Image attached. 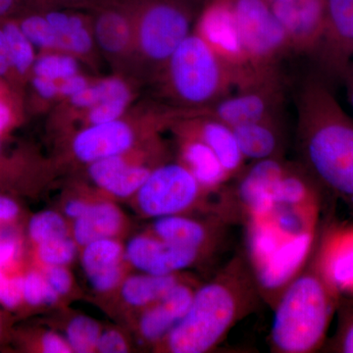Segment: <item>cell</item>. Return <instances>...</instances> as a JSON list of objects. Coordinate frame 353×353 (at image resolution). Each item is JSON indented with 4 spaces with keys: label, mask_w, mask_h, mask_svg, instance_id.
I'll use <instances>...</instances> for the list:
<instances>
[{
    "label": "cell",
    "mask_w": 353,
    "mask_h": 353,
    "mask_svg": "<svg viewBox=\"0 0 353 353\" xmlns=\"http://www.w3.org/2000/svg\"><path fill=\"white\" fill-rule=\"evenodd\" d=\"M79 63L72 54H52L46 53L36 58L31 75L44 77L55 82L76 75Z\"/></svg>",
    "instance_id": "f546056e"
},
{
    "label": "cell",
    "mask_w": 353,
    "mask_h": 353,
    "mask_svg": "<svg viewBox=\"0 0 353 353\" xmlns=\"http://www.w3.org/2000/svg\"><path fill=\"white\" fill-rule=\"evenodd\" d=\"M241 44L252 73L278 74V63L292 52L283 26L267 0H231Z\"/></svg>",
    "instance_id": "5b68a950"
},
{
    "label": "cell",
    "mask_w": 353,
    "mask_h": 353,
    "mask_svg": "<svg viewBox=\"0 0 353 353\" xmlns=\"http://www.w3.org/2000/svg\"><path fill=\"white\" fill-rule=\"evenodd\" d=\"M29 1L34 2V3H51L52 1H65L74 4H85L87 2L90 1V0H29Z\"/></svg>",
    "instance_id": "c3c4849f"
},
{
    "label": "cell",
    "mask_w": 353,
    "mask_h": 353,
    "mask_svg": "<svg viewBox=\"0 0 353 353\" xmlns=\"http://www.w3.org/2000/svg\"><path fill=\"white\" fill-rule=\"evenodd\" d=\"M41 348L46 353H69L72 352L66 338L53 332H48L41 336Z\"/></svg>",
    "instance_id": "b9f144b4"
},
{
    "label": "cell",
    "mask_w": 353,
    "mask_h": 353,
    "mask_svg": "<svg viewBox=\"0 0 353 353\" xmlns=\"http://www.w3.org/2000/svg\"><path fill=\"white\" fill-rule=\"evenodd\" d=\"M172 94L181 103L201 109L230 94V88L246 83L245 77L225 60L199 34H190L166 62Z\"/></svg>",
    "instance_id": "277c9868"
},
{
    "label": "cell",
    "mask_w": 353,
    "mask_h": 353,
    "mask_svg": "<svg viewBox=\"0 0 353 353\" xmlns=\"http://www.w3.org/2000/svg\"><path fill=\"white\" fill-rule=\"evenodd\" d=\"M29 79H31L32 90L41 99L50 101L59 94V85L55 81L37 75H31Z\"/></svg>",
    "instance_id": "ab89813d"
},
{
    "label": "cell",
    "mask_w": 353,
    "mask_h": 353,
    "mask_svg": "<svg viewBox=\"0 0 353 353\" xmlns=\"http://www.w3.org/2000/svg\"><path fill=\"white\" fill-rule=\"evenodd\" d=\"M341 294L330 274L323 230L307 260L274 305L269 345L275 353L322 350Z\"/></svg>",
    "instance_id": "3957f363"
},
{
    "label": "cell",
    "mask_w": 353,
    "mask_h": 353,
    "mask_svg": "<svg viewBox=\"0 0 353 353\" xmlns=\"http://www.w3.org/2000/svg\"><path fill=\"white\" fill-rule=\"evenodd\" d=\"M296 108L299 164L353 215L352 118L319 76L306 77L299 85Z\"/></svg>",
    "instance_id": "6da1fadb"
},
{
    "label": "cell",
    "mask_w": 353,
    "mask_h": 353,
    "mask_svg": "<svg viewBox=\"0 0 353 353\" xmlns=\"http://www.w3.org/2000/svg\"><path fill=\"white\" fill-rule=\"evenodd\" d=\"M181 281L183 280L180 273L152 275L141 272V274L131 276L123 283L121 294L130 305L146 308L157 303Z\"/></svg>",
    "instance_id": "603a6c76"
},
{
    "label": "cell",
    "mask_w": 353,
    "mask_h": 353,
    "mask_svg": "<svg viewBox=\"0 0 353 353\" xmlns=\"http://www.w3.org/2000/svg\"><path fill=\"white\" fill-rule=\"evenodd\" d=\"M316 57L327 76L345 80L353 57V0H327L326 28Z\"/></svg>",
    "instance_id": "30bf717a"
},
{
    "label": "cell",
    "mask_w": 353,
    "mask_h": 353,
    "mask_svg": "<svg viewBox=\"0 0 353 353\" xmlns=\"http://www.w3.org/2000/svg\"><path fill=\"white\" fill-rule=\"evenodd\" d=\"M330 274L341 294H353V228L323 229Z\"/></svg>",
    "instance_id": "ffe728a7"
},
{
    "label": "cell",
    "mask_w": 353,
    "mask_h": 353,
    "mask_svg": "<svg viewBox=\"0 0 353 353\" xmlns=\"http://www.w3.org/2000/svg\"><path fill=\"white\" fill-rule=\"evenodd\" d=\"M209 253L174 245L154 234H141L128 243L125 255L138 270L152 275H171L190 268Z\"/></svg>",
    "instance_id": "8fae6325"
},
{
    "label": "cell",
    "mask_w": 353,
    "mask_h": 353,
    "mask_svg": "<svg viewBox=\"0 0 353 353\" xmlns=\"http://www.w3.org/2000/svg\"><path fill=\"white\" fill-rule=\"evenodd\" d=\"M208 194L185 165L168 163L152 169L136 196L141 212L157 219L183 214Z\"/></svg>",
    "instance_id": "8992f818"
},
{
    "label": "cell",
    "mask_w": 353,
    "mask_h": 353,
    "mask_svg": "<svg viewBox=\"0 0 353 353\" xmlns=\"http://www.w3.org/2000/svg\"><path fill=\"white\" fill-rule=\"evenodd\" d=\"M26 3L36 7L43 12L44 17L61 39L65 52L82 55L92 50L94 39L85 21L80 16L52 9L50 6Z\"/></svg>",
    "instance_id": "7402d4cb"
},
{
    "label": "cell",
    "mask_w": 353,
    "mask_h": 353,
    "mask_svg": "<svg viewBox=\"0 0 353 353\" xmlns=\"http://www.w3.org/2000/svg\"><path fill=\"white\" fill-rule=\"evenodd\" d=\"M88 85L90 83H88L87 79L78 73L61 81V83H59V94L71 99L74 95L78 94L79 92L85 90Z\"/></svg>",
    "instance_id": "7bdbcfd3"
},
{
    "label": "cell",
    "mask_w": 353,
    "mask_h": 353,
    "mask_svg": "<svg viewBox=\"0 0 353 353\" xmlns=\"http://www.w3.org/2000/svg\"><path fill=\"white\" fill-rule=\"evenodd\" d=\"M197 34L246 81L254 76L241 44L231 0H208L199 14Z\"/></svg>",
    "instance_id": "9c48e42d"
},
{
    "label": "cell",
    "mask_w": 353,
    "mask_h": 353,
    "mask_svg": "<svg viewBox=\"0 0 353 353\" xmlns=\"http://www.w3.org/2000/svg\"><path fill=\"white\" fill-rule=\"evenodd\" d=\"M0 81L7 83L14 92H17L20 90L16 82L14 75L12 62H11L10 52H9L8 43L1 22H0Z\"/></svg>",
    "instance_id": "d590c367"
},
{
    "label": "cell",
    "mask_w": 353,
    "mask_h": 353,
    "mask_svg": "<svg viewBox=\"0 0 353 353\" xmlns=\"http://www.w3.org/2000/svg\"><path fill=\"white\" fill-rule=\"evenodd\" d=\"M23 301L28 305H50L57 303L58 294L44 277L43 272L31 270L22 276Z\"/></svg>",
    "instance_id": "4dcf8cb0"
},
{
    "label": "cell",
    "mask_w": 353,
    "mask_h": 353,
    "mask_svg": "<svg viewBox=\"0 0 353 353\" xmlns=\"http://www.w3.org/2000/svg\"><path fill=\"white\" fill-rule=\"evenodd\" d=\"M131 92L124 81L118 78H108L88 85L85 90L70 99L71 104L77 108H92L102 102L111 101H130Z\"/></svg>",
    "instance_id": "484cf974"
},
{
    "label": "cell",
    "mask_w": 353,
    "mask_h": 353,
    "mask_svg": "<svg viewBox=\"0 0 353 353\" xmlns=\"http://www.w3.org/2000/svg\"><path fill=\"white\" fill-rule=\"evenodd\" d=\"M181 163L189 169L206 192H220L231 180L215 153L205 143L189 134L182 146Z\"/></svg>",
    "instance_id": "d6986e66"
},
{
    "label": "cell",
    "mask_w": 353,
    "mask_h": 353,
    "mask_svg": "<svg viewBox=\"0 0 353 353\" xmlns=\"http://www.w3.org/2000/svg\"><path fill=\"white\" fill-rule=\"evenodd\" d=\"M208 108L201 109L202 117L213 118L234 128L261 121L281 120L283 87L279 74L261 77L239 88Z\"/></svg>",
    "instance_id": "52a82bcc"
},
{
    "label": "cell",
    "mask_w": 353,
    "mask_h": 353,
    "mask_svg": "<svg viewBox=\"0 0 353 353\" xmlns=\"http://www.w3.org/2000/svg\"><path fill=\"white\" fill-rule=\"evenodd\" d=\"M76 241L69 236L36 245L37 256L46 267L66 266L76 255Z\"/></svg>",
    "instance_id": "1f68e13d"
},
{
    "label": "cell",
    "mask_w": 353,
    "mask_h": 353,
    "mask_svg": "<svg viewBox=\"0 0 353 353\" xmlns=\"http://www.w3.org/2000/svg\"><path fill=\"white\" fill-rule=\"evenodd\" d=\"M176 1L187 8L194 16L199 15L208 0H176Z\"/></svg>",
    "instance_id": "bcb514c9"
},
{
    "label": "cell",
    "mask_w": 353,
    "mask_h": 353,
    "mask_svg": "<svg viewBox=\"0 0 353 353\" xmlns=\"http://www.w3.org/2000/svg\"><path fill=\"white\" fill-rule=\"evenodd\" d=\"M44 277L58 296L68 294L72 287V277L65 266H48L43 271Z\"/></svg>",
    "instance_id": "8d00e7d4"
},
{
    "label": "cell",
    "mask_w": 353,
    "mask_h": 353,
    "mask_svg": "<svg viewBox=\"0 0 353 353\" xmlns=\"http://www.w3.org/2000/svg\"><path fill=\"white\" fill-rule=\"evenodd\" d=\"M227 224L217 214L210 221L197 220L183 214L171 215L154 219L152 234L174 245L210 254L222 245Z\"/></svg>",
    "instance_id": "7c38bea8"
},
{
    "label": "cell",
    "mask_w": 353,
    "mask_h": 353,
    "mask_svg": "<svg viewBox=\"0 0 353 353\" xmlns=\"http://www.w3.org/2000/svg\"><path fill=\"white\" fill-rule=\"evenodd\" d=\"M101 334V328L94 319L78 316L67 327L66 340L72 352L88 353L97 350Z\"/></svg>",
    "instance_id": "f1b7e54d"
},
{
    "label": "cell",
    "mask_w": 353,
    "mask_h": 353,
    "mask_svg": "<svg viewBox=\"0 0 353 353\" xmlns=\"http://www.w3.org/2000/svg\"><path fill=\"white\" fill-rule=\"evenodd\" d=\"M336 328L322 350L326 352L353 353V294H341L336 309Z\"/></svg>",
    "instance_id": "4316f807"
},
{
    "label": "cell",
    "mask_w": 353,
    "mask_h": 353,
    "mask_svg": "<svg viewBox=\"0 0 353 353\" xmlns=\"http://www.w3.org/2000/svg\"><path fill=\"white\" fill-rule=\"evenodd\" d=\"M196 290L181 281L157 303L146 307L139 327L143 340L160 345L187 313Z\"/></svg>",
    "instance_id": "5bb4252c"
},
{
    "label": "cell",
    "mask_w": 353,
    "mask_h": 353,
    "mask_svg": "<svg viewBox=\"0 0 353 353\" xmlns=\"http://www.w3.org/2000/svg\"><path fill=\"white\" fill-rule=\"evenodd\" d=\"M23 303L22 276L9 275L0 268V305L16 309Z\"/></svg>",
    "instance_id": "836d02e7"
},
{
    "label": "cell",
    "mask_w": 353,
    "mask_h": 353,
    "mask_svg": "<svg viewBox=\"0 0 353 353\" xmlns=\"http://www.w3.org/2000/svg\"><path fill=\"white\" fill-rule=\"evenodd\" d=\"M233 130L245 160L284 158L285 139L281 120L250 123Z\"/></svg>",
    "instance_id": "e0dca14e"
},
{
    "label": "cell",
    "mask_w": 353,
    "mask_h": 353,
    "mask_svg": "<svg viewBox=\"0 0 353 353\" xmlns=\"http://www.w3.org/2000/svg\"><path fill=\"white\" fill-rule=\"evenodd\" d=\"M0 22L8 43L16 82L21 88L23 83L29 80L31 76L32 66L37 58L34 50L36 48L22 31L14 16L1 18Z\"/></svg>",
    "instance_id": "cb8c5ba5"
},
{
    "label": "cell",
    "mask_w": 353,
    "mask_h": 353,
    "mask_svg": "<svg viewBox=\"0 0 353 353\" xmlns=\"http://www.w3.org/2000/svg\"><path fill=\"white\" fill-rule=\"evenodd\" d=\"M152 171L143 165L129 163L123 155L92 162L88 169L95 185L116 197L136 194Z\"/></svg>",
    "instance_id": "2e32d148"
},
{
    "label": "cell",
    "mask_w": 353,
    "mask_h": 353,
    "mask_svg": "<svg viewBox=\"0 0 353 353\" xmlns=\"http://www.w3.org/2000/svg\"><path fill=\"white\" fill-rule=\"evenodd\" d=\"M24 4L25 0H0V19L16 15Z\"/></svg>",
    "instance_id": "f6af8a7d"
},
{
    "label": "cell",
    "mask_w": 353,
    "mask_h": 353,
    "mask_svg": "<svg viewBox=\"0 0 353 353\" xmlns=\"http://www.w3.org/2000/svg\"><path fill=\"white\" fill-rule=\"evenodd\" d=\"M7 334V325L6 318L3 317V314L0 312V345L3 343L4 339H6Z\"/></svg>",
    "instance_id": "681fc988"
},
{
    "label": "cell",
    "mask_w": 353,
    "mask_h": 353,
    "mask_svg": "<svg viewBox=\"0 0 353 353\" xmlns=\"http://www.w3.org/2000/svg\"><path fill=\"white\" fill-rule=\"evenodd\" d=\"M283 26L292 52L316 55L324 36L327 0H267Z\"/></svg>",
    "instance_id": "ba28073f"
},
{
    "label": "cell",
    "mask_w": 353,
    "mask_h": 353,
    "mask_svg": "<svg viewBox=\"0 0 353 353\" xmlns=\"http://www.w3.org/2000/svg\"><path fill=\"white\" fill-rule=\"evenodd\" d=\"M28 234L34 245L69 236L64 218L50 210L41 211L32 216L28 224Z\"/></svg>",
    "instance_id": "83f0119b"
},
{
    "label": "cell",
    "mask_w": 353,
    "mask_h": 353,
    "mask_svg": "<svg viewBox=\"0 0 353 353\" xmlns=\"http://www.w3.org/2000/svg\"><path fill=\"white\" fill-rule=\"evenodd\" d=\"M97 350L102 353L127 352L128 343L119 332L108 330L101 334L97 341Z\"/></svg>",
    "instance_id": "74e56055"
},
{
    "label": "cell",
    "mask_w": 353,
    "mask_h": 353,
    "mask_svg": "<svg viewBox=\"0 0 353 353\" xmlns=\"http://www.w3.org/2000/svg\"><path fill=\"white\" fill-rule=\"evenodd\" d=\"M130 101H111L102 102L94 108L88 109V120L90 124H99V123L110 122L120 119L121 116L126 110Z\"/></svg>",
    "instance_id": "e575fe53"
},
{
    "label": "cell",
    "mask_w": 353,
    "mask_h": 353,
    "mask_svg": "<svg viewBox=\"0 0 353 353\" xmlns=\"http://www.w3.org/2000/svg\"><path fill=\"white\" fill-rule=\"evenodd\" d=\"M122 222L119 208L113 203H90L87 211L74 220V241L77 245L85 246L99 239L114 238L119 233Z\"/></svg>",
    "instance_id": "44dd1931"
},
{
    "label": "cell",
    "mask_w": 353,
    "mask_h": 353,
    "mask_svg": "<svg viewBox=\"0 0 353 353\" xmlns=\"http://www.w3.org/2000/svg\"><path fill=\"white\" fill-rule=\"evenodd\" d=\"M7 85V83L2 82V81H0V88L2 87V85Z\"/></svg>",
    "instance_id": "f907efd6"
},
{
    "label": "cell",
    "mask_w": 353,
    "mask_h": 353,
    "mask_svg": "<svg viewBox=\"0 0 353 353\" xmlns=\"http://www.w3.org/2000/svg\"><path fill=\"white\" fill-rule=\"evenodd\" d=\"M88 205H90V203L87 201L73 199V201L67 202L66 205H65V214L71 219H78L87 211Z\"/></svg>",
    "instance_id": "ee69618b"
},
{
    "label": "cell",
    "mask_w": 353,
    "mask_h": 353,
    "mask_svg": "<svg viewBox=\"0 0 353 353\" xmlns=\"http://www.w3.org/2000/svg\"><path fill=\"white\" fill-rule=\"evenodd\" d=\"M14 17L34 48L63 51L61 39L39 9L25 1L23 8Z\"/></svg>",
    "instance_id": "d4e9b609"
},
{
    "label": "cell",
    "mask_w": 353,
    "mask_h": 353,
    "mask_svg": "<svg viewBox=\"0 0 353 353\" xmlns=\"http://www.w3.org/2000/svg\"><path fill=\"white\" fill-rule=\"evenodd\" d=\"M6 85H2L0 88V139L12 128L16 121L12 101L9 97H7L6 94H3L2 92Z\"/></svg>",
    "instance_id": "f35d334b"
},
{
    "label": "cell",
    "mask_w": 353,
    "mask_h": 353,
    "mask_svg": "<svg viewBox=\"0 0 353 353\" xmlns=\"http://www.w3.org/2000/svg\"><path fill=\"white\" fill-rule=\"evenodd\" d=\"M211 148L232 179L245 168L246 160L241 154L233 128L213 118L201 117L190 132Z\"/></svg>",
    "instance_id": "ac0fdd59"
},
{
    "label": "cell",
    "mask_w": 353,
    "mask_h": 353,
    "mask_svg": "<svg viewBox=\"0 0 353 353\" xmlns=\"http://www.w3.org/2000/svg\"><path fill=\"white\" fill-rule=\"evenodd\" d=\"M345 81L347 83L348 101H350V105L353 109V65H352V68L345 77Z\"/></svg>",
    "instance_id": "7dc6e473"
},
{
    "label": "cell",
    "mask_w": 353,
    "mask_h": 353,
    "mask_svg": "<svg viewBox=\"0 0 353 353\" xmlns=\"http://www.w3.org/2000/svg\"><path fill=\"white\" fill-rule=\"evenodd\" d=\"M261 301L250 260L234 255L212 280L196 288L187 313L160 345L172 353L213 352Z\"/></svg>",
    "instance_id": "7a4b0ae2"
},
{
    "label": "cell",
    "mask_w": 353,
    "mask_h": 353,
    "mask_svg": "<svg viewBox=\"0 0 353 353\" xmlns=\"http://www.w3.org/2000/svg\"><path fill=\"white\" fill-rule=\"evenodd\" d=\"M134 132L120 119L92 124L79 132L73 141L76 157L85 163L122 157L134 143Z\"/></svg>",
    "instance_id": "4fadbf2b"
},
{
    "label": "cell",
    "mask_w": 353,
    "mask_h": 353,
    "mask_svg": "<svg viewBox=\"0 0 353 353\" xmlns=\"http://www.w3.org/2000/svg\"><path fill=\"white\" fill-rule=\"evenodd\" d=\"M122 257V245L114 238L99 239L83 246V271L95 290L108 292L119 284Z\"/></svg>",
    "instance_id": "9a60e30c"
},
{
    "label": "cell",
    "mask_w": 353,
    "mask_h": 353,
    "mask_svg": "<svg viewBox=\"0 0 353 353\" xmlns=\"http://www.w3.org/2000/svg\"><path fill=\"white\" fill-rule=\"evenodd\" d=\"M21 213L18 202L9 194H0V226L12 225Z\"/></svg>",
    "instance_id": "60d3db41"
},
{
    "label": "cell",
    "mask_w": 353,
    "mask_h": 353,
    "mask_svg": "<svg viewBox=\"0 0 353 353\" xmlns=\"http://www.w3.org/2000/svg\"><path fill=\"white\" fill-rule=\"evenodd\" d=\"M22 241L12 225L0 226V268L6 270L19 259Z\"/></svg>",
    "instance_id": "d6a6232c"
}]
</instances>
